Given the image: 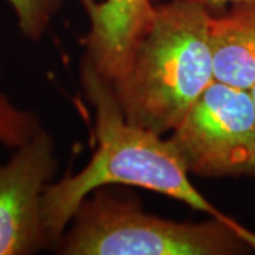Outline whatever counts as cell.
Instances as JSON below:
<instances>
[{"instance_id":"obj_11","label":"cell","mask_w":255,"mask_h":255,"mask_svg":"<svg viewBox=\"0 0 255 255\" xmlns=\"http://www.w3.org/2000/svg\"><path fill=\"white\" fill-rule=\"evenodd\" d=\"M250 92H251V95H253V100H254V102H255V85L253 87V88H251V90H250Z\"/></svg>"},{"instance_id":"obj_2","label":"cell","mask_w":255,"mask_h":255,"mask_svg":"<svg viewBox=\"0 0 255 255\" xmlns=\"http://www.w3.org/2000/svg\"><path fill=\"white\" fill-rule=\"evenodd\" d=\"M210 13L182 1L155 3V11L124 73L108 82L128 122L170 133L216 81Z\"/></svg>"},{"instance_id":"obj_1","label":"cell","mask_w":255,"mask_h":255,"mask_svg":"<svg viewBox=\"0 0 255 255\" xmlns=\"http://www.w3.org/2000/svg\"><path fill=\"white\" fill-rule=\"evenodd\" d=\"M81 84L95 108V142L90 162L78 173L51 182L43 194V217L53 250L75 210L92 191L110 184L136 186L186 203L214 219L233 221L190 182V173L170 137L128 122L112 88L88 58L81 60Z\"/></svg>"},{"instance_id":"obj_9","label":"cell","mask_w":255,"mask_h":255,"mask_svg":"<svg viewBox=\"0 0 255 255\" xmlns=\"http://www.w3.org/2000/svg\"><path fill=\"white\" fill-rule=\"evenodd\" d=\"M63 0H7L16 14L21 34L37 41L46 34Z\"/></svg>"},{"instance_id":"obj_6","label":"cell","mask_w":255,"mask_h":255,"mask_svg":"<svg viewBox=\"0 0 255 255\" xmlns=\"http://www.w3.org/2000/svg\"><path fill=\"white\" fill-rule=\"evenodd\" d=\"M90 18L84 57L107 82L127 67L132 48L155 11L152 0H78Z\"/></svg>"},{"instance_id":"obj_10","label":"cell","mask_w":255,"mask_h":255,"mask_svg":"<svg viewBox=\"0 0 255 255\" xmlns=\"http://www.w3.org/2000/svg\"><path fill=\"white\" fill-rule=\"evenodd\" d=\"M153 3H162V1H182V3H190L200 6L207 10L210 14H221L226 10L236 7V6H244V4H255V0H152Z\"/></svg>"},{"instance_id":"obj_4","label":"cell","mask_w":255,"mask_h":255,"mask_svg":"<svg viewBox=\"0 0 255 255\" xmlns=\"http://www.w3.org/2000/svg\"><path fill=\"white\" fill-rule=\"evenodd\" d=\"M169 137L190 174L255 179V102L248 90L213 81Z\"/></svg>"},{"instance_id":"obj_3","label":"cell","mask_w":255,"mask_h":255,"mask_svg":"<svg viewBox=\"0 0 255 255\" xmlns=\"http://www.w3.org/2000/svg\"><path fill=\"white\" fill-rule=\"evenodd\" d=\"M55 250L64 255H238L255 251V234L234 220L179 223L146 214L105 186L82 200Z\"/></svg>"},{"instance_id":"obj_7","label":"cell","mask_w":255,"mask_h":255,"mask_svg":"<svg viewBox=\"0 0 255 255\" xmlns=\"http://www.w3.org/2000/svg\"><path fill=\"white\" fill-rule=\"evenodd\" d=\"M209 36L216 80L250 91L255 85V4L210 14Z\"/></svg>"},{"instance_id":"obj_5","label":"cell","mask_w":255,"mask_h":255,"mask_svg":"<svg viewBox=\"0 0 255 255\" xmlns=\"http://www.w3.org/2000/svg\"><path fill=\"white\" fill-rule=\"evenodd\" d=\"M58 169L44 127L0 163V255L53 250L43 217V194Z\"/></svg>"},{"instance_id":"obj_8","label":"cell","mask_w":255,"mask_h":255,"mask_svg":"<svg viewBox=\"0 0 255 255\" xmlns=\"http://www.w3.org/2000/svg\"><path fill=\"white\" fill-rule=\"evenodd\" d=\"M3 68L0 63V84ZM43 128L34 111L24 110L10 100L0 88V145L10 150L27 142Z\"/></svg>"}]
</instances>
